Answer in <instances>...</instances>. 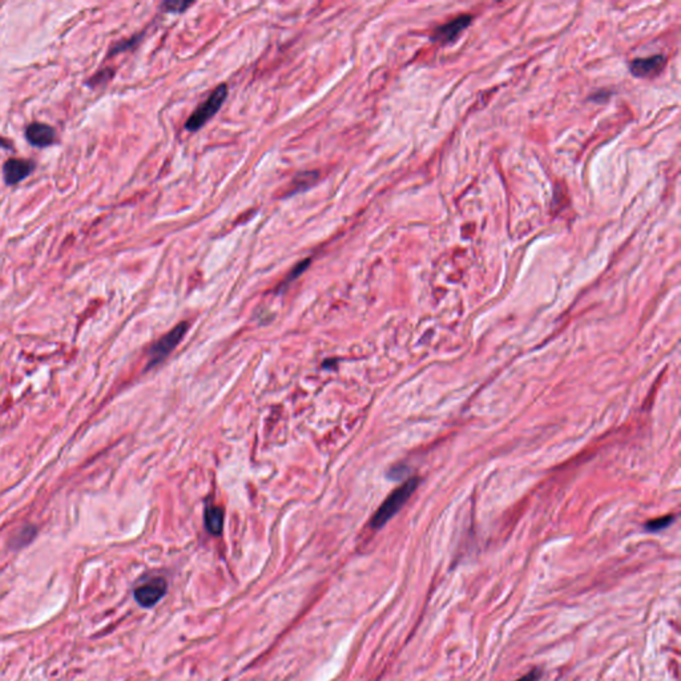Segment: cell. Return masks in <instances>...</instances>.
Returning <instances> with one entry per match:
<instances>
[{
	"instance_id": "obj_1",
	"label": "cell",
	"mask_w": 681,
	"mask_h": 681,
	"mask_svg": "<svg viewBox=\"0 0 681 681\" xmlns=\"http://www.w3.org/2000/svg\"><path fill=\"white\" fill-rule=\"evenodd\" d=\"M418 483H419L418 478H411L406 481L402 486L394 489L386 498L382 506L374 513L371 519V527L376 530L383 527L398 511L404 507V503L410 499L411 494L418 487Z\"/></svg>"
},
{
	"instance_id": "obj_2",
	"label": "cell",
	"mask_w": 681,
	"mask_h": 681,
	"mask_svg": "<svg viewBox=\"0 0 681 681\" xmlns=\"http://www.w3.org/2000/svg\"><path fill=\"white\" fill-rule=\"evenodd\" d=\"M227 95H228V86L225 84L218 85L211 93V96L192 113L191 117L185 123V129L189 132L198 130L208 120H211L216 115V112L221 108L222 103L227 99Z\"/></svg>"
},
{
	"instance_id": "obj_3",
	"label": "cell",
	"mask_w": 681,
	"mask_h": 681,
	"mask_svg": "<svg viewBox=\"0 0 681 681\" xmlns=\"http://www.w3.org/2000/svg\"><path fill=\"white\" fill-rule=\"evenodd\" d=\"M188 329H189V323L181 322L176 327H173L170 332H168L164 337H161L160 340H157L149 351L148 367H153L157 363L164 361L170 353L176 349V346L185 337Z\"/></svg>"
},
{
	"instance_id": "obj_4",
	"label": "cell",
	"mask_w": 681,
	"mask_h": 681,
	"mask_svg": "<svg viewBox=\"0 0 681 681\" xmlns=\"http://www.w3.org/2000/svg\"><path fill=\"white\" fill-rule=\"evenodd\" d=\"M167 590H168L167 580L161 576H157V577H152L147 581H144L143 584L137 586L133 591V595H135L136 601L141 607L150 608V607L156 605L164 597V595L167 594Z\"/></svg>"
},
{
	"instance_id": "obj_5",
	"label": "cell",
	"mask_w": 681,
	"mask_h": 681,
	"mask_svg": "<svg viewBox=\"0 0 681 681\" xmlns=\"http://www.w3.org/2000/svg\"><path fill=\"white\" fill-rule=\"evenodd\" d=\"M470 23H471L470 15H461V16L448 21L446 24L438 27L434 31L432 39L437 42L442 43V44L454 43L458 39V36L468 28Z\"/></svg>"
},
{
	"instance_id": "obj_6",
	"label": "cell",
	"mask_w": 681,
	"mask_h": 681,
	"mask_svg": "<svg viewBox=\"0 0 681 681\" xmlns=\"http://www.w3.org/2000/svg\"><path fill=\"white\" fill-rule=\"evenodd\" d=\"M665 63L667 60L662 55H655L651 58L635 59L630 65V69L636 78H654L660 75Z\"/></svg>"
},
{
	"instance_id": "obj_7",
	"label": "cell",
	"mask_w": 681,
	"mask_h": 681,
	"mask_svg": "<svg viewBox=\"0 0 681 681\" xmlns=\"http://www.w3.org/2000/svg\"><path fill=\"white\" fill-rule=\"evenodd\" d=\"M32 170H34V164L28 160H21V159L8 160L3 167L4 180L8 185H15L25 177H28Z\"/></svg>"
},
{
	"instance_id": "obj_8",
	"label": "cell",
	"mask_w": 681,
	"mask_h": 681,
	"mask_svg": "<svg viewBox=\"0 0 681 681\" xmlns=\"http://www.w3.org/2000/svg\"><path fill=\"white\" fill-rule=\"evenodd\" d=\"M25 137L27 140L39 148L48 147L54 143L55 140V130L54 128L43 124V123H32L25 129Z\"/></svg>"
},
{
	"instance_id": "obj_9",
	"label": "cell",
	"mask_w": 681,
	"mask_h": 681,
	"mask_svg": "<svg viewBox=\"0 0 681 681\" xmlns=\"http://www.w3.org/2000/svg\"><path fill=\"white\" fill-rule=\"evenodd\" d=\"M205 527L209 533L220 535L224 527V510L218 506H208L205 509Z\"/></svg>"
},
{
	"instance_id": "obj_10",
	"label": "cell",
	"mask_w": 681,
	"mask_h": 681,
	"mask_svg": "<svg viewBox=\"0 0 681 681\" xmlns=\"http://www.w3.org/2000/svg\"><path fill=\"white\" fill-rule=\"evenodd\" d=\"M672 522H673V516H672V515L662 516V518H658V519H654V520L648 522V523L645 524V529H647L648 531H660V530L667 529V527H668Z\"/></svg>"
},
{
	"instance_id": "obj_11",
	"label": "cell",
	"mask_w": 681,
	"mask_h": 681,
	"mask_svg": "<svg viewBox=\"0 0 681 681\" xmlns=\"http://www.w3.org/2000/svg\"><path fill=\"white\" fill-rule=\"evenodd\" d=\"M189 5H192V3H185V1H168V3L163 4L165 11H168V12H183Z\"/></svg>"
},
{
	"instance_id": "obj_12",
	"label": "cell",
	"mask_w": 681,
	"mask_h": 681,
	"mask_svg": "<svg viewBox=\"0 0 681 681\" xmlns=\"http://www.w3.org/2000/svg\"><path fill=\"white\" fill-rule=\"evenodd\" d=\"M542 676V671L540 669H533L530 673H527L526 676L518 679L516 681H538L540 679Z\"/></svg>"
},
{
	"instance_id": "obj_13",
	"label": "cell",
	"mask_w": 681,
	"mask_h": 681,
	"mask_svg": "<svg viewBox=\"0 0 681 681\" xmlns=\"http://www.w3.org/2000/svg\"><path fill=\"white\" fill-rule=\"evenodd\" d=\"M0 147H3V148H10L11 146H10V144H8V143H7L5 140H3V139L0 137Z\"/></svg>"
}]
</instances>
